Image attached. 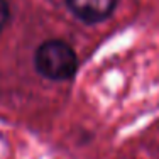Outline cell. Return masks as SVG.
Here are the masks:
<instances>
[{
  "label": "cell",
  "mask_w": 159,
  "mask_h": 159,
  "mask_svg": "<svg viewBox=\"0 0 159 159\" xmlns=\"http://www.w3.org/2000/svg\"><path fill=\"white\" fill-rule=\"evenodd\" d=\"M34 66L41 76L51 81H66L76 75L78 56L68 43L61 39H49L36 49Z\"/></svg>",
  "instance_id": "cell-1"
},
{
  "label": "cell",
  "mask_w": 159,
  "mask_h": 159,
  "mask_svg": "<svg viewBox=\"0 0 159 159\" xmlns=\"http://www.w3.org/2000/svg\"><path fill=\"white\" fill-rule=\"evenodd\" d=\"M68 9L85 24L107 20L117 7V0H66Z\"/></svg>",
  "instance_id": "cell-2"
},
{
  "label": "cell",
  "mask_w": 159,
  "mask_h": 159,
  "mask_svg": "<svg viewBox=\"0 0 159 159\" xmlns=\"http://www.w3.org/2000/svg\"><path fill=\"white\" fill-rule=\"evenodd\" d=\"M10 20V5L7 0H0V31L5 29Z\"/></svg>",
  "instance_id": "cell-3"
}]
</instances>
